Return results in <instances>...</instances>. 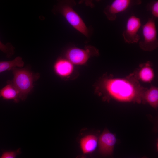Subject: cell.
<instances>
[{
	"mask_svg": "<svg viewBox=\"0 0 158 158\" xmlns=\"http://www.w3.org/2000/svg\"><path fill=\"white\" fill-rule=\"evenodd\" d=\"M147 158L146 157H142V158Z\"/></svg>",
	"mask_w": 158,
	"mask_h": 158,
	"instance_id": "cell-19",
	"label": "cell"
},
{
	"mask_svg": "<svg viewBox=\"0 0 158 158\" xmlns=\"http://www.w3.org/2000/svg\"><path fill=\"white\" fill-rule=\"evenodd\" d=\"M116 139L115 135L105 129L99 137V152L104 155L112 154Z\"/></svg>",
	"mask_w": 158,
	"mask_h": 158,
	"instance_id": "cell-8",
	"label": "cell"
},
{
	"mask_svg": "<svg viewBox=\"0 0 158 158\" xmlns=\"http://www.w3.org/2000/svg\"><path fill=\"white\" fill-rule=\"evenodd\" d=\"M141 2L139 1L115 0L105 8L104 13L108 20L113 21L116 20L117 14L124 12L131 6Z\"/></svg>",
	"mask_w": 158,
	"mask_h": 158,
	"instance_id": "cell-7",
	"label": "cell"
},
{
	"mask_svg": "<svg viewBox=\"0 0 158 158\" xmlns=\"http://www.w3.org/2000/svg\"><path fill=\"white\" fill-rule=\"evenodd\" d=\"M99 55L98 49L92 46H87L84 49L72 47L68 49L66 53L67 59L76 65H84L91 57Z\"/></svg>",
	"mask_w": 158,
	"mask_h": 158,
	"instance_id": "cell-5",
	"label": "cell"
},
{
	"mask_svg": "<svg viewBox=\"0 0 158 158\" xmlns=\"http://www.w3.org/2000/svg\"><path fill=\"white\" fill-rule=\"evenodd\" d=\"M141 25V20L139 17L132 15L128 18L122 34L126 43L133 44L139 41L140 37L138 32Z\"/></svg>",
	"mask_w": 158,
	"mask_h": 158,
	"instance_id": "cell-6",
	"label": "cell"
},
{
	"mask_svg": "<svg viewBox=\"0 0 158 158\" xmlns=\"http://www.w3.org/2000/svg\"><path fill=\"white\" fill-rule=\"evenodd\" d=\"M53 68L55 73L62 77L69 76L73 73V64L67 59L59 58L55 62Z\"/></svg>",
	"mask_w": 158,
	"mask_h": 158,
	"instance_id": "cell-9",
	"label": "cell"
},
{
	"mask_svg": "<svg viewBox=\"0 0 158 158\" xmlns=\"http://www.w3.org/2000/svg\"><path fill=\"white\" fill-rule=\"evenodd\" d=\"M11 70L13 79L7 82L11 83L18 91L20 100H25L33 89L34 82L39 79V74L33 73L26 68H14Z\"/></svg>",
	"mask_w": 158,
	"mask_h": 158,
	"instance_id": "cell-2",
	"label": "cell"
},
{
	"mask_svg": "<svg viewBox=\"0 0 158 158\" xmlns=\"http://www.w3.org/2000/svg\"><path fill=\"white\" fill-rule=\"evenodd\" d=\"M152 63L150 62H147L141 64L138 69V74H134L138 79H140L145 82L151 81L154 77V74L152 68Z\"/></svg>",
	"mask_w": 158,
	"mask_h": 158,
	"instance_id": "cell-11",
	"label": "cell"
},
{
	"mask_svg": "<svg viewBox=\"0 0 158 158\" xmlns=\"http://www.w3.org/2000/svg\"><path fill=\"white\" fill-rule=\"evenodd\" d=\"M0 97L6 100H13L17 102L20 100L18 91L11 83L7 84L0 89Z\"/></svg>",
	"mask_w": 158,
	"mask_h": 158,
	"instance_id": "cell-12",
	"label": "cell"
},
{
	"mask_svg": "<svg viewBox=\"0 0 158 158\" xmlns=\"http://www.w3.org/2000/svg\"><path fill=\"white\" fill-rule=\"evenodd\" d=\"M24 62L20 56H17L12 60L0 61V73L6 71L12 70L14 68H21Z\"/></svg>",
	"mask_w": 158,
	"mask_h": 158,
	"instance_id": "cell-13",
	"label": "cell"
},
{
	"mask_svg": "<svg viewBox=\"0 0 158 158\" xmlns=\"http://www.w3.org/2000/svg\"><path fill=\"white\" fill-rule=\"evenodd\" d=\"M143 100H145L154 108H157L158 105V90L157 87L152 86L147 89L145 92Z\"/></svg>",
	"mask_w": 158,
	"mask_h": 158,
	"instance_id": "cell-14",
	"label": "cell"
},
{
	"mask_svg": "<svg viewBox=\"0 0 158 158\" xmlns=\"http://www.w3.org/2000/svg\"><path fill=\"white\" fill-rule=\"evenodd\" d=\"M142 28L143 39L139 42L140 48L148 51L156 49L158 47V40L155 18L153 17L149 18Z\"/></svg>",
	"mask_w": 158,
	"mask_h": 158,
	"instance_id": "cell-4",
	"label": "cell"
},
{
	"mask_svg": "<svg viewBox=\"0 0 158 158\" xmlns=\"http://www.w3.org/2000/svg\"><path fill=\"white\" fill-rule=\"evenodd\" d=\"M54 13H60L69 24L75 29L85 36L89 35L88 29L83 20L68 4H59L55 6Z\"/></svg>",
	"mask_w": 158,
	"mask_h": 158,
	"instance_id": "cell-3",
	"label": "cell"
},
{
	"mask_svg": "<svg viewBox=\"0 0 158 158\" xmlns=\"http://www.w3.org/2000/svg\"><path fill=\"white\" fill-rule=\"evenodd\" d=\"M147 9L150 11L153 17L156 18H158V1H153L147 6Z\"/></svg>",
	"mask_w": 158,
	"mask_h": 158,
	"instance_id": "cell-16",
	"label": "cell"
},
{
	"mask_svg": "<svg viewBox=\"0 0 158 158\" xmlns=\"http://www.w3.org/2000/svg\"><path fill=\"white\" fill-rule=\"evenodd\" d=\"M21 153L20 148L13 151H5L3 152L2 155L0 156V158H16L17 156Z\"/></svg>",
	"mask_w": 158,
	"mask_h": 158,
	"instance_id": "cell-17",
	"label": "cell"
},
{
	"mask_svg": "<svg viewBox=\"0 0 158 158\" xmlns=\"http://www.w3.org/2000/svg\"><path fill=\"white\" fill-rule=\"evenodd\" d=\"M80 158H87L85 156L83 155Z\"/></svg>",
	"mask_w": 158,
	"mask_h": 158,
	"instance_id": "cell-18",
	"label": "cell"
},
{
	"mask_svg": "<svg viewBox=\"0 0 158 158\" xmlns=\"http://www.w3.org/2000/svg\"><path fill=\"white\" fill-rule=\"evenodd\" d=\"M15 47L10 43L4 44L0 40V50L6 54L8 58L11 57L14 54Z\"/></svg>",
	"mask_w": 158,
	"mask_h": 158,
	"instance_id": "cell-15",
	"label": "cell"
},
{
	"mask_svg": "<svg viewBox=\"0 0 158 158\" xmlns=\"http://www.w3.org/2000/svg\"><path fill=\"white\" fill-rule=\"evenodd\" d=\"M97 139L93 135H88L83 138L80 140V145L84 154L92 153L96 149L97 145Z\"/></svg>",
	"mask_w": 158,
	"mask_h": 158,
	"instance_id": "cell-10",
	"label": "cell"
},
{
	"mask_svg": "<svg viewBox=\"0 0 158 158\" xmlns=\"http://www.w3.org/2000/svg\"><path fill=\"white\" fill-rule=\"evenodd\" d=\"M103 84L107 96L121 101L140 102L147 89L140 86L134 74L124 78H107Z\"/></svg>",
	"mask_w": 158,
	"mask_h": 158,
	"instance_id": "cell-1",
	"label": "cell"
}]
</instances>
